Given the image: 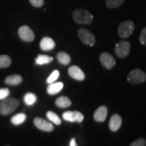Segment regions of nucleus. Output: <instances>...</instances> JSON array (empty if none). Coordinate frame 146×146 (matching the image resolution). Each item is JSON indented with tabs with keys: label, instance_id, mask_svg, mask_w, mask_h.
<instances>
[{
	"label": "nucleus",
	"instance_id": "obj_12",
	"mask_svg": "<svg viewBox=\"0 0 146 146\" xmlns=\"http://www.w3.org/2000/svg\"><path fill=\"white\" fill-rule=\"evenodd\" d=\"M122 125V118L119 114H114L111 116L109 121V128L112 132H116Z\"/></svg>",
	"mask_w": 146,
	"mask_h": 146
},
{
	"label": "nucleus",
	"instance_id": "obj_28",
	"mask_svg": "<svg viewBox=\"0 0 146 146\" xmlns=\"http://www.w3.org/2000/svg\"><path fill=\"white\" fill-rule=\"evenodd\" d=\"M31 4L35 8H41L44 5V0H29Z\"/></svg>",
	"mask_w": 146,
	"mask_h": 146
},
{
	"label": "nucleus",
	"instance_id": "obj_21",
	"mask_svg": "<svg viewBox=\"0 0 146 146\" xmlns=\"http://www.w3.org/2000/svg\"><path fill=\"white\" fill-rule=\"evenodd\" d=\"M12 63V60L8 55H0V68H8Z\"/></svg>",
	"mask_w": 146,
	"mask_h": 146
},
{
	"label": "nucleus",
	"instance_id": "obj_4",
	"mask_svg": "<svg viewBox=\"0 0 146 146\" xmlns=\"http://www.w3.org/2000/svg\"><path fill=\"white\" fill-rule=\"evenodd\" d=\"M135 29V25L132 21L122 22L118 27V33L120 37L128 38L133 34Z\"/></svg>",
	"mask_w": 146,
	"mask_h": 146
},
{
	"label": "nucleus",
	"instance_id": "obj_27",
	"mask_svg": "<svg viewBox=\"0 0 146 146\" xmlns=\"http://www.w3.org/2000/svg\"><path fill=\"white\" fill-rule=\"evenodd\" d=\"M10 95V90L8 88L0 89V100H3L7 98Z\"/></svg>",
	"mask_w": 146,
	"mask_h": 146
},
{
	"label": "nucleus",
	"instance_id": "obj_13",
	"mask_svg": "<svg viewBox=\"0 0 146 146\" xmlns=\"http://www.w3.org/2000/svg\"><path fill=\"white\" fill-rule=\"evenodd\" d=\"M108 108L105 106H101L94 112V118L96 122H104L107 117Z\"/></svg>",
	"mask_w": 146,
	"mask_h": 146
},
{
	"label": "nucleus",
	"instance_id": "obj_15",
	"mask_svg": "<svg viewBox=\"0 0 146 146\" xmlns=\"http://www.w3.org/2000/svg\"><path fill=\"white\" fill-rule=\"evenodd\" d=\"M64 87V84L62 82H57V83H52L49 84L47 88V94L50 95H56L62 90Z\"/></svg>",
	"mask_w": 146,
	"mask_h": 146
},
{
	"label": "nucleus",
	"instance_id": "obj_7",
	"mask_svg": "<svg viewBox=\"0 0 146 146\" xmlns=\"http://www.w3.org/2000/svg\"><path fill=\"white\" fill-rule=\"evenodd\" d=\"M19 37L24 41L32 42L35 39V34L30 27L24 25L19 28L18 31Z\"/></svg>",
	"mask_w": 146,
	"mask_h": 146
},
{
	"label": "nucleus",
	"instance_id": "obj_23",
	"mask_svg": "<svg viewBox=\"0 0 146 146\" xmlns=\"http://www.w3.org/2000/svg\"><path fill=\"white\" fill-rule=\"evenodd\" d=\"M24 101L28 106H32L36 101V96L33 93H27L24 96Z\"/></svg>",
	"mask_w": 146,
	"mask_h": 146
},
{
	"label": "nucleus",
	"instance_id": "obj_25",
	"mask_svg": "<svg viewBox=\"0 0 146 146\" xmlns=\"http://www.w3.org/2000/svg\"><path fill=\"white\" fill-rule=\"evenodd\" d=\"M60 76V72L58 70H55L52 72V74L47 78V83L48 84L54 83L58 79Z\"/></svg>",
	"mask_w": 146,
	"mask_h": 146
},
{
	"label": "nucleus",
	"instance_id": "obj_24",
	"mask_svg": "<svg viewBox=\"0 0 146 146\" xmlns=\"http://www.w3.org/2000/svg\"><path fill=\"white\" fill-rule=\"evenodd\" d=\"M125 0H106V5L108 8H116L123 4Z\"/></svg>",
	"mask_w": 146,
	"mask_h": 146
},
{
	"label": "nucleus",
	"instance_id": "obj_6",
	"mask_svg": "<svg viewBox=\"0 0 146 146\" xmlns=\"http://www.w3.org/2000/svg\"><path fill=\"white\" fill-rule=\"evenodd\" d=\"M78 36L84 44L89 46H94L96 43V37L94 33L85 28H81L78 31Z\"/></svg>",
	"mask_w": 146,
	"mask_h": 146
},
{
	"label": "nucleus",
	"instance_id": "obj_16",
	"mask_svg": "<svg viewBox=\"0 0 146 146\" xmlns=\"http://www.w3.org/2000/svg\"><path fill=\"white\" fill-rule=\"evenodd\" d=\"M23 82V77L18 74H12L7 76L5 79V83L8 85H18Z\"/></svg>",
	"mask_w": 146,
	"mask_h": 146
},
{
	"label": "nucleus",
	"instance_id": "obj_17",
	"mask_svg": "<svg viewBox=\"0 0 146 146\" xmlns=\"http://www.w3.org/2000/svg\"><path fill=\"white\" fill-rule=\"evenodd\" d=\"M55 104L58 107L61 108H66L70 106L72 104V102L68 97L61 96L56 99Z\"/></svg>",
	"mask_w": 146,
	"mask_h": 146
},
{
	"label": "nucleus",
	"instance_id": "obj_3",
	"mask_svg": "<svg viewBox=\"0 0 146 146\" xmlns=\"http://www.w3.org/2000/svg\"><path fill=\"white\" fill-rule=\"evenodd\" d=\"M127 81L133 85L143 83L146 81V73L140 69H134L128 74Z\"/></svg>",
	"mask_w": 146,
	"mask_h": 146
},
{
	"label": "nucleus",
	"instance_id": "obj_9",
	"mask_svg": "<svg viewBox=\"0 0 146 146\" xmlns=\"http://www.w3.org/2000/svg\"><path fill=\"white\" fill-rule=\"evenodd\" d=\"M100 61L106 69H111L116 64V60L108 52L102 53L100 56Z\"/></svg>",
	"mask_w": 146,
	"mask_h": 146
},
{
	"label": "nucleus",
	"instance_id": "obj_11",
	"mask_svg": "<svg viewBox=\"0 0 146 146\" xmlns=\"http://www.w3.org/2000/svg\"><path fill=\"white\" fill-rule=\"evenodd\" d=\"M68 74L70 77L77 81H83L85 78V73L79 67L76 65L71 66L68 70Z\"/></svg>",
	"mask_w": 146,
	"mask_h": 146
},
{
	"label": "nucleus",
	"instance_id": "obj_30",
	"mask_svg": "<svg viewBox=\"0 0 146 146\" xmlns=\"http://www.w3.org/2000/svg\"><path fill=\"white\" fill-rule=\"evenodd\" d=\"M70 146H77L76 143L75 138H72L70 141Z\"/></svg>",
	"mask_w": 146,
	"mask_h": 146
},
{
	"label": "nucleus",
	"instance_id": "obj_8",
	"mask_svg": "<svg viewBox=\"0 0 146 146\" xmlns=\"http://www.w3.org/2000/svg\"><path fill=\"white\" fill-rule=\"evenodd\" d=\"M62 118L71 123H82L84 120V115L78 111H66L63 113Z\"/></svg>",
	"mask_w": 146,
	"mask_h": 146
},
{
	"label": "nucleus",
	"instance_id": "obj_19",
	"mask_svg": "<svg viewBox=\"0 0 146 146\" xmlns=\"http://www.w3.org/2000/svg\"><path fill=\"white\" fill-rule=\"evenodd\" d=\"M54 60V58L50 57L47 55H38L35 60V64L43 65L51 63Z\"/></svg>",
	"mask_w": 146,
	"mask_h": 146
},
{
	"label": "nucleus",
	"instance_id": "obj_1",
	"mask_svg": "<svg viewBox=\"0 0 146 146\" xmlns=\"http://www.w3.org/2000/svg\"><path fill=\"white\" fill-rule=\"evenodd\" d=\"M74 21L79 25H90L94 20V16L88 10L83 8L74 10L72 13Z\"/></svg>",
	"mask_w": 146,
	"mask_h": 146
},
{
	"label": "nucleus",
	"instance_id": "obj_26",
	"mask_svg": "<svg viewBox=\"0 0 146 146\" xmlns=\"http://www.w3.org/2000/svg\"><path fill=\"white\" fill-rule=\"evenodd\" d=\"M146 140L144 138H139L133 141L129 146H145Z\"/></svg>",
	"mask_w": 146,
	"mask_h": 146
},
{
	"label": "nucleus",
	"instance_id": "obj_22",
	"mask_svg": "<svg viewBox=\"0 0 146 146\" xmlns=\"http://www.w3.org/2000/svg\"><path fill=\"white\" fill-rule=\"evenodd\" d=\"M47 118H48L49 120H50L51 122H52L53 123H54L56 125H61L62 120L60 119V118L58 116V114H56V113L52 112V111H48L46 114Z\"/></svg>",
	"mask_w": 146,
	"mask_h": 146
},
{
	"label": "nucleus",
	"instance_id": "obj_18",
	"mask_svg": "<svg viewBox=\"0 0 146 146\" xmlns=\"http://www.w3.org/2000/svg\"><path fill=\"white\" fill-rule=\"evenodd\" d=\"M58 62L61 64L66 66L68 65L71 62V58L68 54L65 52H60L56 56Z\"/></svg>",
	"mask_w": 146,
	"mask_h": 146
},
{
	"label": "nucleus",
	"instance_id": "obj_14",
	"mask_svg": "<svg viewBox=\"0 0 146 146\" xmlns=\"http://www.w3.org/2000/svg\"><path fill=\"white\" fill-rule=\"evenodd\" d=\"M56 47V43L52 38L45 36L40 41V47L43 51H51Z\"/></svg>",
	"mask_w": 146,
	"mask_h": 146
},
{
	"label": "nucleus",
	"instance_id": "obj_29",
	"mask_svg": "<svg viewBox=\"0 0 146 146\" xmlns=\"http://www.w3.org/2000/svg\"><path fill=\"white\" fill-rule=\"evenodd\" d=\"M139 42L142 45H146V27L141 31L139 35Z\"/></svg>",
	"mask_w": 146,
	"mask_h": 146
},
{
	"label": "nucleus",
	"instance_id": "obj_20",
	"mask_svg": "<svg viewBox=\"0 0 146 146\" xmlns=\"http://www.w3.org/2000/svg\"><path fill=\"white\" fill-rule=\"evenodd\" d=\"M27 119V115L24 113H18L11 118V123L14 125H20Z\"/></svg>",
	"mask_w": 146,
	"mask_h": 146
},
{
	"label": "nucleus",
	"instance_id": "obj_31",
	"mask_svg": "<svg viewBox=\"0 0 146 146\" xmlns=\"http://www.w3.org/2000/svg\"><path fill=\"white\" fill-rule=\"evenodd\" d=\"M6 146H9V145H6Z\"/></svg>",
	"mask_w": 146,
	"mask_h": 146
},
{
	"label": "nucleus",
	"instance_id": "obj_2",
	"mask_svg": "<svg viewBox=\"0 0 146 146\" xmlns=\"http://www.w3.org/2000/svg\"><path fill=\"white\" fill-rule=\"evenodd\" d=\"M19 104V101L16 98H5L0 103V114L8 116L12 114L16 110Z\"/></svg>",
	"mask_w": 146,
	"mask_h": 146
},
{
	"label": "nucleus",
	"instance_id": "obj_5",
	"mask_svg": "<svg viewBox=\"0 0 146 146\" xmlns=\"http://www.w3.org/2000/svg\"><path fill=\"white\" fill-rule=\"evenodd\" d=\"M131 50V43L127 41H120L115 45V54L120 58H125L129 56Z\"/></svg>",
	"mask_w": 146,
	"mask_h": 146
},
{
	"label": "nucleus",
	"instance_id": "obj_10",
	"mask_svg": "<svg viewBox=\"0 0 146 146\" xmlns=\"http://www.w3.org/2000/svg\"><path fill=\"white\" fill-rule=\"evenodd\" d=\"M33 123L36 128L45 132H51L54 130V126L52 125V124L42 118H35Z\"/></svg>",
	"mask_w": 146,
	"mask_h": 146
}]
</instances>
